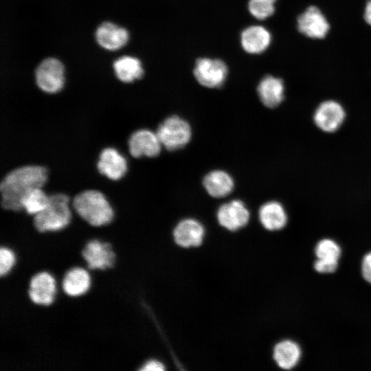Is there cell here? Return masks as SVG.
<instances>
[{"label": "cell", "mask_w": 371, "mask_h": 371, "mask_svg": "<svg viewBox=\"0 0 371 371\" xmlns=\"http://www.w3.org/2000/svg\"><path fill=\"white\" fill-rule=\"evenodd\" d=\"M98 172L111 181L121 179L128 170L127 161L115 148H104L96 162Z\"/></svg>", "instance_id": "obj_15"}, {"label": "cell", "mask_w": 371, "mask_h": 371, "mask_svg": "<svg viewBox=\"0 0 371 371\" xmlns=\"http://www.w3.org/2000/svg\"><path fill=\"white\" fill-rule=\"evenodd\" d=\"M71 206L75 213L93 227H104L114 218V210L106 196L100 190L80 191L73 198Z\"/></svg>", "instance_id": "obj_2"}, {"label": "cell", "mask_w": 371, "mask_h": 371, "mask_svg": "<svg viewBox=\"0 0 371 371\" xmlns=\"http://www.w3.org/2000/svg\"><path fill=\"white\" fill-rule=\"evenodd\" d=\"M56 293V280L49 272L38 271L30 279L27 295L32 304L49 306L54 302Z\"/></svg>", "instance_id": "obj_11"}, {"label": "cell", "mask_w": 371, "mask_h": 371, "mask_svg": "<svg viewBox=\"0 0 371 371\" xmlns=\"http://www.w3.org/2000/svg\"><path fill=\"white\" fill-rule=\"evenodd\" d=\"M247 6L249 13L258 20H265L275 12V3L266 0H249Z\"/></svg>", "instance_id": "obj_25"}, {"label": "cell", "mask_w": 371, "mask_h": 371, "mask_svg": "<svg viewBox=\"0 0 371 371\" xmlns=\"http://www.w3.org/2000/svg\"><path fill=\"white\" fill-rule=\"evenodd\" d=\"M166 364L159 359L149 358L138 368V371H166Z\"/></svg>", "instance_id": "obj_29"}, {"label": "cell", "mask_w": 371, "mask_h": 371, "mask_svg": "<svg viewBox=\"0 0 371 371\" xmlns=\"http://www.w3.org/2000/svg\"><path fill=\"white\" fill-rule=\"evenodd\" d=\"M128 30L115 23L105 21L95 28L94 38L98 45L107 51H117L129 41Z\"/></svg>", "instance_id": "obj_13"}, {"label": "cell", "mask_w": 371, "mask_h": 371, "mask_svg": "<svg viewBox=\"0 0 371 371\" xmlns=\"http://www.w3.org/2000/svg\"><path fill=\"white\" fill-rule=\"evenodd\" d=\"M34 76L36 85L45 93H58L65 86V66L57 58L47 57L41 60L34 69Z\"/></svg>", "instance_id": "obj_4"}, {"label": "cell", "mask_w": 371, "mask_h": 371, "mask_svg": "<svg viewBox=\"0 0 371 371\" xmlns=\"http://www.w3.org/2000/svg\"><path fill=\"white\" fill-rule=\"evenodd\" d=\"M364 19L368 25H371V0L366 3L364 11Z\"/></svg>", "instance_id": "obj_30"}, {"label": "cell", "mask_w": 371, "mask_h": 371, "mask_svg": "<svg viewBox=\"0 0 371 371\" xmlns=\"http://www.w3.org/2000/svg\"><path fill=\"white\" fill-rule=\"evenodd\" d=\"M340 262L325 261L315 258L313 262L314 271L322 275L333 274L339 269Z\"/></svg>", "instance_id": "obj_27"}, {"label": "cell", "mask_w": 371, "mask_h": 371, "mask_svg": "<svg viewBox=\"0 0 371 371\" xmlns=\"http://www.w3.org/2000/svg\"><path fill=\"white\" fill-rule=\"evenodd\" d=\"M193 74L201 85L211 89L219 88L227 79L228 67L221 59L199 58L195 62Z\"/></svg>", "instance_id": "obj_10"}, {"label": "cell", "mask_w": 371, "mask_h": 371, "mask_svg": "<svg viewBox=\"0 0 371 371\" xmlns=\"http://www.w3.org/2000/svg\"><path fill=\"white\" fill-rule=\"evenodd\" d=\"M347 113L343 105L334 100L320 102L313 113L314 125L322 132L332 134L343 126Z\"/></svg>", "instance_id": "obj_7"}, {"label": "cell", "mask_w": 371, "mask_h": 371, "mask_svg": "<svg viewBox=\"0 0 371 371\" xmlns=\"http://www.w3.org/2000/svg\"><path fill=\"white\" fill-rule=\"evenodd\" d=\"M242 48L250 54L265 52L271 42V34L262 25H250L244 29L240 36Z\"/></svg>", "instance_id": "obj_19"}, {"label": "cell", "mask_w": 371, "mask_h": 371, "mask_svg": "<svg viewBox=\"0 0 371 371\" xmlns=\"http://www.w3.org/2000/svg\"><path fill=\"white\" fill-rule=\"evenodd\" d=\"M91 285V276L86 267L75 266L69 269L64 274L60 287V291L68 297H76L85 295Z\"/></svg>", "instance_id": "obj_16"}, {"label": "cell", "mask_w": 371, "mask_h": 371, "mask_svg": "<svg viewBox=\"0 0 371 371\" xmlns=\"http://www.w3.org/2000/svg\"><path fill=\"white\" fill-rule=\"evenodd\" d=\"M297 29L304 35L318 39L326 36L330 25L320 10L311 5L298 16Z\"/></svg>", "instance_id": "obj_17"}, {"label": "cell", "mask_w": 371, "mask_h": 371, "mask_svg": "<svg viewBox=\"0 0 371 371\" xmlns=\"http://www.w3.org/2000/svg\"><path fill=\"white\" fill-rule=\"evenodd\" d=\"M266 1L273 3H275L276 1V0H266Z\"/></svg>", "instance_id": "obj_31"}, {"label": "cell", "mask_w": 371, "mask_h": 371, "mask_svg": "<svg viewBox=\"0 0 371 371\" xmlns=\"http://www.w3.org/2000/svg\"><path fill=\"white\" fill-rule=\"evenodd\" d=\"M302 357L301 345L292 339H282L273 347L272 359L280 370H293L300 363Z\"/></svg>", "instance_id": "obj_14"}, {"label": "cell", "mask_w": 371, "mask_h": 371, "mask_svg": "<svg viewBox=\"0 0 371 371\" xmlns=\"http://www.w3.org/2000/svg\"><path fill=\"white\" fill-rule=\"evenodd\" d=\"M313 253L317 259L340 262L343 255V249L340 243L335 238L324 237L315 243Z\"/></svg>", "instance_id": "obj_23"}, {"label": "cell", "mask_w": 371, "mask_h": 371, "mask_svg": "<svg viewBox=\"0 0 371 371\" xmlns=\"http://www.w3.org/2000/svg\"><path fill=\"white\" fill-rule=\"evenodd\" d=\"M360 273L362 279L371 285V250L366 252L361 260Z\"/></svg>", "instance_id": "obj_28"}, {"label": "cell", "mask_w": 371, "mask_h": 371, "mask_svg": "<svg viewBox=\"0 0 371 371\" xmlns=\"http://www.w3.org/2000/svg\"><path fill=\"white\" fill-rule=\"evenodd\" d=\"M47 178V168L37 164L21 166L9 171L0 183L2 209L9 212L21 211L23 197L34 188H43Z\"/></svg>", "instance_id": "obj_1"}, {"label": "cell", "mask_w": 371, "mask_h": 371, "mask_svg": "<svg viewBox=\"0 0 371 371\" xmlns=\"http://www.w3.org/2000/svg\"><path fill=\"white\" fill-rule=\"evenodd\" d=\"M251 220V214L243 201L238 199L220 205L216 212L218 225L229 232H236L245 228Z\"/></svg>", "instance_id": "obj_8"}, {"label": "cell", "mask_w": 371, "mask_h": 371, "mask_svg": "<svg viewBox=\"0 0 371 371\" xmlns=\"http://www.w3.org/2000/svg\"><path fill=\"white\" fill-rule=\"evenodd\" d=\"M203 185L211 196L223 198L232 192L234 188V181L227 172L215 170L208 172L205 176Z\"/></svg>", "instance_id": "obj_22"}, {"label": "cell", "mask_w": 371, "mask_h": 371, "mask_svg": "<svg viewBox=\"0 0 371 371\" xmlns=\"http://www.w3.org/2000/svg\"><path fill=\"white\" fill-rule=\"evenodd\" d=\"M257 93L265 106L275 109L280 106L284 99V82L280 78L267 75L259 82Z\"/></svg>", "instance_id": "obj_20"}, {"label": "cell", "mask_w": 371, "mask_h": 371, "mask_svg": "<svg viewBox=\"0 0 371 371\" xmlns=\"http://www.w3.org/2000/svg\"><path fill=\"white\" fill-rule=\"evenodd\" d=\"M258 221L267 232H276L285 229L289 223V215L284 206L278 201L263 203L258 210Z\"/></svg>", "instance_id": "obj_18"}, {"label": "cell", "mask_w": 371, "mask_h": 371, "mask_svg": "<svg viewBox=\"0 0 371 371\" xmlns=\"http://www.w3.org/2000/svg\"><path fill=\"white\" fill-rule=\"evenodd\" d=\"M49 196L43 188H36L28 192L21 199L22 210L34 216L42 211L47 205Z\"/></svg>", "instance_id": "obj_24"}, {"label": "cell", "mask_w": 371, "mask_h": 371, "mask_svg": "<svg viewBox=\"0 0 371 371\" xmlns=\"http://www.w3.org/2000/svg\"><path fill=\"white\" fill-rule=\"evenodd\" d=\"M81 255L86 263V268L90 271L110 269L115 266L117 260L111 243L99 238L89 240L82 249Z\"/></svg>", "instance_id": "obj_6"}, {"label": "cell", "mask_w": 371, "mask_h": 371, "mask_svg": "<svg viewBox=\"0 0 371 371\" xmlns=\"http://www.w3.org/2000/svg\"><path fill=\"white\" fill-rule=\"evenodd\" d=\"M206 232L201 221L194 217H186L175 225L172 236L175 244L180 248H197L204 243Z\"/></svg>", "instance_id": "obj_9"}, {"label": "cell", "mask_w": 371, "mask_h": 371, "mask_svg": "<svg viewBox=\"0 0 371 371\" xmlns=\"http://www.w3.org/2000/svg\"><path fill=\"white\" fill-rule=\"evenodd\" d=\"M16 254L8 247H0V276H4L10 273L16 263Z\"/></svg>", "instance_id": "obj_26"}, {"label": "cell", "mask_w": 371, "mask_h": 371, "mask_svg": "<svg viewBox=\"0 0 371 371\" xmlns=\"http://www.w3.org/2000/svg\"><path fill=\"white\" fill-rule=\"evenodd\" d=\"M130 155L135 158L155 157L161 150V144L157 133L147 128L133 132L127 142Z\"/></svg>", "instance_id": "obj_12"}, {"label": "cell", "mask_w": 371, "mask_h": 371, "mask_svg": "<svg viewBox=\"0 0 371 371\" xmlns=\"http://www.w3.org/2000/svg\"><path fill=\"white\" fill-rule=\"evenodd\" d=\"M112 67L116 78L126 84L140 80L144 69L142 61L130 55L121 56L113 60Z\"/></svg>", "instance_id": "obj_21"}, {"label": "cell", "mask_w": 371, "mask_h": 371, "mask_svg": "<svg viewBox=\"0 0 371 371\" xmlns=\"http://www.w3.org/2000/svg\"><path fill=\"white\" fill-rule=\"evenodd\" d=\"M156 133L162 146L170 151L183 148L192 137L190 124L177 115L165 119L159 125Z\"/></svg>", "instance_id": "obj_5"}, {"label": "cell", "mask_w": 371, "mask_h": 371, "mask_svg": "<svg viewBox=\"0 0 371 371\" xmlns=\"http://www.w3.org/2000/svg\"><path fill=\"white\" fill-rule=\"evenodd\" d=\"M71 218L69 197L56 193L49 195L47 206L33 216L32 224L38 232H58L69 225Z\"/></svg>", "instance_id": "obj_3"}]
</instances>
